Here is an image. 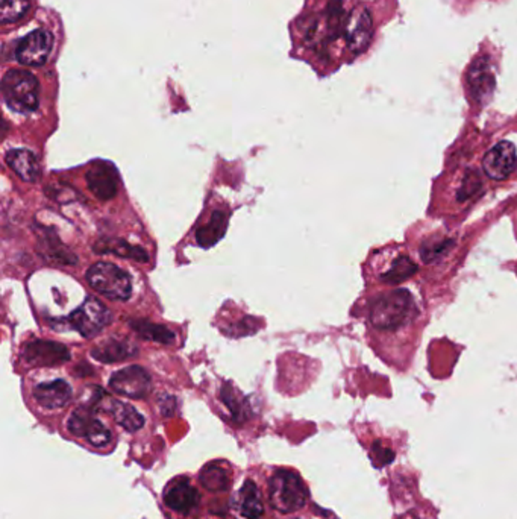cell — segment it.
<instances>
[{
	"label": "cell",
	"instance_id": "1",
	"mask_svg": "<svg viewBox=\"0 0 517 519\" xmlns=\"http://www.w3.org/2000/svg\"><path fill=\"white\" fill-rule=\"evenodd\" d=\"M266 495L270 507L282 515L302 511L308 501V487L296 470L280 468L267 478Z\"/></svg>",
	"mask_w": 517,
	"mask_h": 519
},
{
	"label": "cell",
	"instance_id": "2",
	"mask_svg": "<svg viewBox=\"0 0 517 519\" xmlns=\"http://www.w3.org/2000/svg\"><path fill=\"white\" fill-rule=\"evenodd\" d=\"M161 506L169 519H197L202 511V494L193 478L178 475L162 490Z\"/></svg>",
	"mask_w": 517,
	"mask_h": 519
},
{
	"label": "cell",
	"instance_id": "3",
	"mask_svg": "<svg viewBox=\"0 0 517 519\" xmlns=\"http://www.w3.org/2000/svg\"><path fill=\"white\" fill-rule=\"evenodd\" d=\"M414 310L413 296L405 288L379 296L372 305L370 322L377 330L391 331L405 325Z\"/></svg>",
	"mask_w": 517,
	"mask_h": 519
},
{
	"label": "cell",
	"instance_id": "4",
	"mask_svg": "<svg viewBox=\"0 0 517 519\" xmlns=\"http://www.w3.org/2000/svg\"><path fill=\"white\" fill-rule=\"evenodd\" d=\"M67 430L76 439H84L85 445L105 453L114 447V432L89 406L76 407L67 419Z\"/></svg>",
	"mask_w": 517,
	"mask_h": 519
},
{
	"label": "cell",
	"instance_id": "5",
	"mask_svg": "<svg viewBox=\"0 0 517 519\" xmlns=\"http://www.w3.org/2000/svg\"><path fill=\"white\" fill-rule=\"evenodd\" d=\"M4 99L15 113H32L40 105V84L26 70H9L2 79Z\"/></svg>",
	"mask_w": 517,
	"mask_h": 519
},
{
	"label": "cell",
	"instance_id": "6",
	"mask_svg": "<svg viewBox=\"0 0 517 519\" xmlns=\"http://www.w3.org/2000/svg\"><path fill=\"white\" fill-rule=\"evenodd\" d=\"M87 280L96 292L114 301L128 300L132 293L129 275L114 263L99 262L93 264L87 272Z\"/></svg>",
	"mask_w": 517,
	"mask_h": 519
},
{
	"label": "cell",
	"instance_id": "7",
	"mask_svg": "<svg viewBox=\"0 0 517 519\" xmlns=\"http://www.w3.org/2000/svg\"><path fill=\"white\" fill-rule=\"evenodd\" d=\"M110 319L111 313L96 297H89L78 310L70 314L72 326L84 338H94L110 323Z\"/></svg>",
	"mask_w": 517,
	"mask_h": 519
},
{
	"label": "cell",
	"instance_id": "8",
	"mask_svg": "<svg viewBox=\"0 0 517 519\" xmlns=\"http://www.w3.org/2000/svg\"><path fill=\"white\" fill-rule=\"evenodd\" d=\"M110 386L114 392L132 399L146 398L150 392V375L141 366H128L112 373Z\"/></svg>",
	"mask_w": 517,
	"mask_h": 519
},
{
	"label": "cell",
	"instance_id": "9",
	"mask_svg": "<svg viewBox=\"0 0 517 519\" xmlns=\"http://www.w3.org/2000/svg\"><path fill=\"white\" fill-rule=\"evenodd\" d=\"M53 46V37L46 29H37V31L27 34L23 40L18 43L15 49L17 61L27 67L43 65L49 58Z\"/></svg>",
	"mask_w": 517,
	"mask_h": 519
},
{
	"label": "cell",
	"instance_id": "10",
	"mask_svg": "<svg viewBox=\"0 0 517 519\" xmlns=\"http://www.w3.org/2000/svg\"><path fill=\"white\" fill-rule=\"evenodd\" d=\"M372 35L373 22L367 9L360 8L352 11L344 25V37L349 51L355 55L365 52L372 41Z\"/></svg>",
	"mask_w": 517,
	"mask_h": 519
},
{
	"label": "cell",
	"instance_id": "11",
	"mask_svg": "<svg viewBox=\"0 0 517 519\" xmlns=\"http://www.w3.org/2000/svg\"><path fill=\"white\" fill-rule=\"evenodd\" d=\"M517 165V153L511 141H499L485 153L483 169L488 177L496 181L509 178Z\"/></svg>",
	"mask_w": 517,
	"mask_h": 519
},
{
	"label": "cell",
	"instance_id": "12",
	"mask_svg": "<svg viewBox=\"0 0 517 519\" xmlns=\"http://www.w3.org/2000/svg\"><path fill=\"white\" fill-rule=\"evenodd\" d=\"M495 72L488 58L483 56L471 65L467 72V85L472 98L478 103H487L495 90Z\"/></svg>",
	"mask_w": 517,
	"mask_h": 519
},
{
	"label": "cell",
	"instance_id": "13",
	"mask_svg": "<svg viewBox=\"0 0 517 519\" xmlns=\"http://www.w3.org/2000/svg\"><path fill=\"white\" fill-rule=\"evenodd\" d=\"M34 399L44 410H63L72 401V386L65 380H53L37 384L34 387Z\"/></svg>",
	"mask_w": 517,
	"mask_h": 519
},
{
	"label": "cell",
	"instance_id": "14",
	"mask_svg": "<svg viewBox=\"0 0 517 519\" xmlns=\"http://www.w3.org/2000/svg\"><path fill=\"white\" fill-rule=\"evenodd\" d=\"M23 359L34 366H55L69 360L70 352L60 343L37 340L25 346Z\"/></svg>",
	"mask_w": 517,
	"mask_h": 519
},
{
	"label": "cell",
	"instance_id": "15",
	"mask_svg": "<svg viewBox=\"0 0 517 519\" xmlns=\"http://www.w3.org/2000/svg\"><path fill=\"white\" fill-rule=\"evenodd\" d=\"M233 466L223 460L209 461L199 473V483L208 492L222 494L233 489Z\"/></svg>",
	"mask_w": 517,
	"mask_h": 519
},
{
	"label": "cell",
	"instance_id": "16",
	"mask_svg": "<svg viewBox=\"0 0 517 519\" xmlns=\"http://www.w3.org/2000/svg\"><path fill=\"white\" fill-rule=\"evenodd\" d=\"M91 193L100 199L108 200L117 195V175L108 162H96L85 175Z\"/></svg>",
	"mask_w": 517,
	"mask_h": 519
},
{
	"label": "cell",
	"instance_id": "17",
	"mask_svg": "<svg viewBox=\"0 0 517 519\" xmlns=\"http://www.w3.org/2000/svg\"><path fill=\"white\" fill-rule=\"evenodd\" d=\"M267 495L254 478H247L237 498V511L246 519H261L266 513Z\"/></svg>",
	"mask_w": 517,
	"mask_h": 519
},
{
	"label": "cell",
	"instance_id": "18",
	"mask_svg": "<svg viewBox=\"0 0 517 519\" xmlns=\"http://www.w3.org/2000/svg\"><path fill=\"white\" fill-rule=\"evenodd\" d=\"M5 160L15 175L26 182H34L40 177V162L31 150L11 149L8 150Z\"/></svg>",
	"mask_w": 517,
	"mask_h": 519
},
{
	"label": "cell",
	"instance_id": "19",
	"mask_svg": "<svg viewBox=\"0 0 517 519\" xmlns=\"http://www.w3.org/2000/svg\"><path fill=\"white\" fill-rule=\"evenodd\" d=\"M137 354V348L126 339H108L96 346L91 355L102 363H116Z\"/></svg>",
	"mask_w": 517,
	"mask_h": 519
},
{
	"label": "cell",
	"instance_id": "20",
	"mask_svg": "<svg viewBox=\"0 0 517 519\" xmlns=\"http://www.w3.org/2000/svg\"><path fill=\"white\" fill-rule=\"evenodd\" d=\"M107 410L112 419L129 432H136L145 425V416L136 407L131 406V404L111 399Z\"/></svg>",
	"mask_w": 517,
	"mask_h": 519
},
{
	"label": "cell",
	"instance_id": "21",
	"mask_svg": "<svg viewBox=\"0 0 517 519\" xmlns=\"http://www.w3.org/2000/svg\"><path fill=\"white\" fill-rule=\"evenodd\" d=\"M228 226V214L223 211H214L208 224L200 226L196 233L197 243L204 248H211L223 237Z\"/></svg>",
	"mask_w": 517,
	"mask_h": 519
},
{
	"label": "cell",
	"instance_id": "22",
	"mask_svg": "<svg viewBox=\"0 0 517 519\" xmlns=\"http://www.w3.org/2000/svg\"><path fill=\"white\" fill-rule=\"evenodd\" d=\"M94 251L99 254H105V252H112L119 257H126V258H133L137 262L146 263L148 262V254L143 251L141 248L138 246H131L128 245L124 240H105V242H100L94 246Z\"/></svg>",
	"mask_w": 517,
	"mask_h": 519
},
{
	"label": "cell",
	"instance_id": "23",
	"mask_svg": "<svg viewBox=\"0 0 517 519\" xmlns=\"http://www.w3.org/2000/svg\"><path fill=\"white\" fill-rule=\"evenodd\" d=\"M129 325H131V328L140 335V338L146 339V340L164 343V345H170L175 340V334L162 325H157V323H152L148 321H132Z\"/></svg>",
	"mask_w": 517,
	"mask_h": 519
},
{
	"label": "cell",
	"instance_id": "24",
	"mask_svg": "<svg viewBox=\"0 0 517 519\" xmlns=\"http://www.w3.org/2000/svg\"><path fill=\"white\" fill-rule=\"evenodd\" d=\"M417 271L416 263L410 257L400 255L398 257L388 271L382 275V281L388 284H399L402 281L408 280L410 276H413Z\"/></svg>",
	"mask_w": 517,
	"mask_h": 519
},
{
	"label": "cell",
	"instance_id": "25",
	"mask_svg": "<svg viewBox=\"0 0 517 519\" xmlns=\"http://www.w3.org/2000/svg\"><path fill=\"white\" fill-rule=\"evenodd\" d=\"M31 0H0V20L2 23H15L27 13Z\"/></svg>",
	"mask_w": 517,
	"mask_h": 519
},
{
	"label": "cell",
	"instance_id": "26",
	"mask_svg": "<svg viewBox=\"0 0 517 519\" xmlns=\"http://www.w3.org/2000/svg\"><path fill=\"white\" fill-rule=\"evenodd\" d=\"M369 456H370L373 466L384 468V466H388L390 463H393L396 453L391 448L382 445V442L377 440V442H373V445L370 447Z\"/></svg>",
	"mask_w": 517,
	"mask_h": 519
},
{
	"label": "cell",
	"instance_id": "27",
	"mask_svg": "<svg viewBox=\"0 0 517 519\" xmlns=\"http://www.w3.org/2000/svg\"><path fill=\"white\" fill-rule=\"evenodd\" d=\"M452 240H442V242H437V243H426L424 245V248L420 249V255H422L424 262L425 263H429V262H434V260H437L438 257H442L449 246H452Z\"/></svg>",
	"mask_w": 517,
	"mask_h": 519
},
{
	"label": "cell",
	"instance_id": "28",
	"mask_svg": "<svg viewBox=\"0 0 517 519\" xmlns=\"http://www.w3.org/2000/svg\"><path fill=\"white\" fill-rule=\"evenodd\" d=\"M480 188H481V179L478 178L476 173L475 172L467 173V177L464 178L462 188L458 190V199L466 200L471 196H473Z\"/></svg>",
	"mask_w": 517,
	"mask_h": 519
}]
</instances>
